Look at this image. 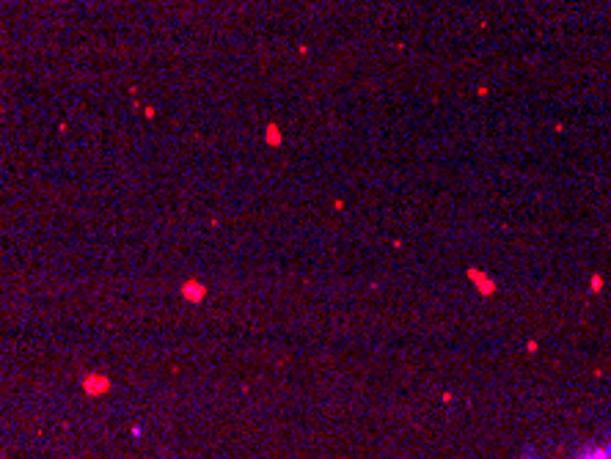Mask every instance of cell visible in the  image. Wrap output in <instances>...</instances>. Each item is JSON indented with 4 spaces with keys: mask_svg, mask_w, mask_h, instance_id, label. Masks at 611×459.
Returning <instances> with one entry per match:
<instances>
[{
    "mask_svg": "<svg viewBox=\"0 0 611 459\" xmlns=\"http://www.w3.org/2000/svg\"><path fill=\"white\" fill-rule=\"evenodd\" d=\"M468 278L474 281V286L479 289V294L482 297H493V291H496V283L484 275V272H479V270H468Z\"/></svg>",
    "mask_w": 611,
    "mask_h": 459,
    "instance_id": "1",
    "label": "cell"
}]
</instances>
